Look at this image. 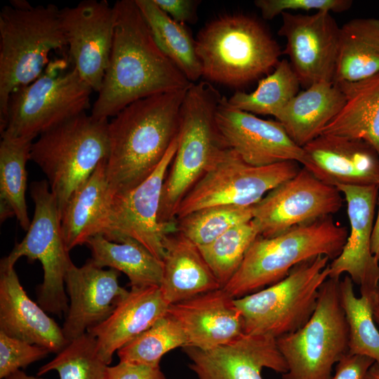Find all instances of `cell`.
Returning <instances> with one entry per match:
<instances>
[{"mask_svg":"<svg viewBox=\"0 0 379 379\" xmlns=\"http://www.w3.org/2000/svg\"><path fill=\"white\" fill-rule=\"evenodd\" d=\"M187 89L134 101L108 122L106 173L112 194L133 190L157 168L179 134Z\"/></svg>","mask_w":379,"mask_h":379,"instance_id":"cell-2","label":"cell"},{"mask_svg":"<svg viewBox=\"0 0 379 379\" xmlns=\"http://www.w3.org/2000/svg\"><path fill=\"white\" fill-rule=\"evenodd\" d=\"M154 3L177 22L195 23L197 21L199 0H154Z\"/></svg>","mask_w":379,"mask_h":379,"instance_id":"cell-43","label":"cell"},{"mask_svg":"<svg viewBox=\"0 0 379 379\" xmlns=\"http://www.w3.org/2000/svg\"><path fill=\"white\" fill-rule=\"evenodd\" d=\"M343 201L337 187L321 182L302 166L253 206L252 220L259 236L272 238L331 216L341 208Z\"/></svg>","mask_w":379,"mask_h":379,"instance_id":"cell-13","label":"cell"},{"mask_svg":"<svg viewBox=\"0 0 379 379\" xmlns=\"http://www.w3.org/2000/svg\"><path fill=\"white\" fill-rule=\"evenodd\" d=\"M189 368L197 379H263L262 368L288 371L276 338L244 334L234 342L211 350L184 347Z\"/></svg>","mask_w":379,"mask_h":379,"instance_id":"cell-20","label":"cell"},{"mask_svg":"<svg viewBox=\"0 0 379 379\" xmlns=\"http://www.w3.org/2000/svg\"><path fill=\"white\" fill-rule=\"evenodd\" d=\"M373 319L379 324V306L374 310Z\"/></svg>","mask_w":379,"mask_h":379,"instance_id":"cell-47","label":"cell"},{"mask_svg":"<svg viewBox=\"0 0 379 379\" xmlns=\"http://www.w3.org/2000/svg\"><path fill=\"white\" fill-rule=\"evenodd\" d=\"M300 170L298 163L291 161L265 166H251L235 152L223 148L180 203L175 220L213 206H253Z\"/></svg>","mask_w":379,"mask_h":379,"instance_id":"cell-12","label":"cell"},{"mask_svg":"<svg viewBox=\"0 0 379 379\" xmlns=\"http://www.w3.org/2000/svg\"><path fill=\"white\" fill-rule=\"evenodd\" d=\"M345 102L332 82L315 83L299 92L274 117L298 146L302 147L321 134Z\"/></svg>","mask_w":379,"mask_h":379,"instance_id":"cell-27","label":"cell"},{"mask_svg":"<svg viewBox=\"0 0 379 379\" xmlns=\"http://www.w3.org/2000/svg\"><path fill=\"white\" fill-rule=\"evenodd\" d=\"M202 77L241 88L276 67L281 48L258 20L242 13L224 14L205 25L195 39Z\"/></svg>","mask_w":379,"mask_h":379,"instance_id":"cell-3","label":"cell"},{"mask_svg":"<svg viewBox=\"0 0 379 379\" xmlns=\"http://www.w3.org/2000/svg\"><path fill=\"white\" fill-rule=\"evenodd\" d=\"M366 379H379V364L374 362L370 368L368 369L367 373Z\"/></svg>","mask_w":379,"mask_h":379,"instance_id":"cell-46","label":"cell"},{"mask_svg":"<svg viewBox=\"0 0 379 379\" xmlns=\"http://www.w3.org/2000/svg\"><path fill=\"white\" fill-rule=\"evenodd\" d=\"M113 8L111 54L91 114L98 119L113 117L141 98L192 84L158 47L135 0L117 1Z\"/></svg>","mask_w":379,"mask_h":379,"instance_id":"cell-1","label":"cell"},{"mask_svg":"<svg viewBox=\"0 0 379 379\" xmlns=\"http://www.w3.org/2000/svg\"><path fill=\"white\" fill-rule=\"evenodd\" d=\"M300 84L289 61L279 62L274 71L260 79L252 92L237 91L228 104L253 114L276 117L299 93Z\"/></svg>","mask_w":379,"mask_h":379,"instance_id":"cell-33","label":"cell"},{"mask_svg":"<svg viewBox=\"0 0 379 379\" xmlns=\"http://www.w3.org/2000/svg\"><path fill=\"white\" fill-rule=\"evenodd\" d=\"M302 148L303 167L327 185H378L379 155L364 140L321 134Z\"/></svg>","mask_w":379,"mask_h":379,"instance_id":"cell-21","label":"cell"},{"mask_svg":"<svg viewBox=\"0 0 379 379\" xmlns=\"http://www.w3.org/2000/svg\"><path fill=\"white\" fill-rule=\"evenodd\" d=\"M67 46L60 8L12 0L0 12V124L9 98L42 73L51 51Z\"/></svg>","mask_w":379,"mask_h":379,"instance_id":"cell-5","label":"cell"},{"mask_svg":"<svg viewBox=\"0 0 379 379\" xmlns=\"http://www.w3.org/2000/svg\"><path fill=\"white\" fill-rule=\"evenodd\" d=\"M107 159L72 194L60 213V227L67 251L101 234L112 192L106 173Z\"/></svg>","mask_w":379,"mask_h":379,"instance_id":"cell-26","label":"cell"},{"mask_svg":"<svg viewBox=\"0 0 379 379\" xmlns=\"http://www.w3.org/2000/svg\"><path fill=\"white\" fill-rule=\"evenodd\" d=\"M32 141L2 137L0 142L1 222L15 216L21 227L27 231L31 222L28 217L25 192Z\"/></svg>","mask_w":379,"mask_h":379,"instance_id":"cell-32","label":"cell"},{"mask_svg":"<svg viewBox=\"0 0 379 379\" xmlns=\"http://www.w3.org/2000/svg\"><path fill=\"white\" fill-rule=\"evenodd\" d=\"M281 15L278 34L286 40L283 53L289 58L300 86L307 88L318 82L333 83L340 27L331 13L284 12Z\"/></svg>","mask_w":379,"mask_h":379,"instance_id":"cell-17","label":"cell"},{"mask_svg":"<svg viewBox=\"0 0 379 379\" xmlns=\"http://www.w3.org/2000/svg\"><path fill=\"white\" fill-rule=\"evenodd\" d=\"M258 236V230L251 220L231 228L209 244L199 247L222 288L238 270Z\"/></svg>","mask_w":379,"mask_h":379,"instance_id":"cell-38","label":"cell"},{"mask_svg":"<svg viewBox=\"0 0 379 379\" xmlns=\"http://www.w3.org/2000/svg\"><path fill=\"white\" fill-rule=\"evenodd\" d=\"M330 259L318 255L291 269L282 280L234 298L246 335L277 338L302 328L312 316L319 288L328 278Z\"/></svg>","mask_w":379,"mask_h":379,"instance_id":"cell-8","label":"cell"},{"mask_svg":"<svg viewBox=\"0 0 379 379\" xmlns=\"http://www.w3.org/2000/svg\"><path fill=\"white\" fill-rule=\"evenodd\" d=\"M69 55L81 78L100 89L111 54L114 11L105 0H85L60 9Z\"/></svg>","mask_w":379,"mask_h":379,"instance_id":"cell-16","label":"cell"},{"mask_svg":"<svg viewBox=\"0 0 379 379\" xmlns=\"http://www.w3.org/2000/svg\"><path fill=\"white\" fill-rule=\"evenodd\" d=\"M92 88L74 67L43 72L11 95L1 136L33 141L53 127L86 112Z\"/></svg>","mask_w":379,"mask_h":379,"instance_id":"cell-10","label":"cell"},{"mask_svg":"<svg viewBox=\"0 0 379 379\" xmlns=\"http://www.w3.org/2000/svg\"><path fill=\"white\" fill-rule=\"evenodd\" d=\"M0 331L55 354L68 343L62 328L27 295L14 266L1 262Z\"/></svg>","mask_w":379,"mask_h":379,"instance_id":"cell-23","label":"cell"},{"mask_svg":"<svg viewBox=\"0 0 379 379\" xmlns=\"http://www.w3.org/2000/svg\"><path fill=\"white\" fill-rule=\"evenodd\" d=\"M252 219L253 206H213L177 219L175 230L201 247L213 242L231 228Z\"/></svg>","mask_w":379,"mask_h":379,"instance_id":"cell-36","label":"cell"},{"mask_svg":"<svg viewBox=\"0 0 379 379\" xmlns=\"http://www.w3.org/2000/svg\"><path fill=\"white\" fill-rule=\"evenodd\" d=\"M119 272L105 270L88 259L81 267L72 262L65 278L69 307L62 327L69 341L100 324L112 313L128 291L119 284Z\"/></svg>","mask_w":379,"mask_h":379,"instance_id":"cell-19","label":"cell"},{"mask_svg":"<svg viewBox=\"0 0 379 379\" xmlns=\"http://www.w3.org/2000/svg\"><path fill=\"white\" fill-rule=\"evenodd\" d=\"M374 362L368 357L347 353L336 364L335 373L330 379H366Z\"/></svg>","mask_w":379,"mask_h":379,"instance_id":"cell-42","label":"cell"},{"mask_svg":"<svg viewBox=\"0 0 379 379\" xmlns=\"http://www.w3.org/2000/svg\"><path fill=\"white\" fill-rule=\"evenodd\" d=\"M168 314L184 331L185 347L211 350L228 345L244 334L234 298L222 288L172 304Z\"/></svg>","mask_w":379,"mask_h":379,"instance_id":"cell-22","label":"cell"},{"mask_svg":"<svg viewBox=\"0 0 379 379\" xmlns=\"http://www.w3.org/2000/svg\"><path fill=\"white\" fill-rule=\"evenodd\" d=\"M351 0H255L254 4L265 20H272L288 11H312L341 13L350 8Z\"/></svg>","mask_w":379,"mask_h":379,"instance_id":"cell-40","label":"cell"},{"mask_svg":"<svg viewBox=\"0 0 379 379\" xmlns=\"http://www.w3.org/2000/svg\"><path fill=\"white\" fill-rule=\"evenodd\" d=\"M160 288L171 305L222 288L199 247L182 233L167 234Z\"/></svg>","mask_w":379,"mask_h":379,"instance_id":"cell-25","label":"cell"},{"mask_svg":"<svg viewBox=\"0 0 379 379\" xmlns=\"http://www.w3.org/2000/svg\"><path fill=\"white\" fill-rule=\"evenodd\" d=\"M340 279L327 278L316 309L298 331L276 339L288 366L282 379H330L349 350V328L340 302Z\"/></svg>","mask_w":379,"mask_h":379,"instance_id":"cell-9","label":"cell"},{"mask_svg":"<svg viewBox=\"0 0 379 379\" xmlns=\"http://www.w3.org/2000/svg\"><path fill=\"white\" fill-rule=\"evenodd\" d=\"M105 379H166L159 366L121 361L108 366Z\"/></svg>","mask_w":379,"mask_h":379,"instance_id":"cell-41","label":"cell"},{"mask_svg":"<svg viewBox=\"0 0 379 379\" xmlns=\"http://www.w3.org/2000/svg\"><path fill=\"white\" fill-rule=\"evenodd\" d=\"M169 306L159 286L131 288L108 318L87 332L109 365L115 352L165 316Z\"/></svg>","mask_w":379,"mask_h":379,"instance_id":"cell-24","label":"cell"},{"mask_svg":"<svg viewBox=\"0 0 379 379\" xmlns=\"http://www.w3.org/2000/svg\"><path fill=\"white\" fill-rule=\"evenodd\" d=\"M91 260L99 267H109L125 274L131 288L159 286L164 272L163 261L132 239L114 242L102 234L89 239L86 244Z\"/></svg>","mask_w":379,"mask_h":379,"instance_id":"cell-30","label":"cell"},{"mask_svg":"<svg viewBox=\"0 0 379 379\" xmlns=\"http://www.w3.org/2000/svg\"><path fill=\"white\" fill-rule=\"evenodd\" d=\"M30 196L34 203L30 227L1 263L15 266L22 256L29 261L39 260L44 277L37 293L38 304L46 312L61 317L69 307L65 278L72 262L62 237L57 200L46 180L31 184Z\"/></svg>","mask_w":379,"mask_h":379,"instance_id":"cell-11","label":"cell"},{"mask_svg":"<svg viewBox=\"0 0 379 379\" xmlns=\"http://www.w3.org/2000/svg\"><path fill=\"white\" fill-rule=\"evenodd\" d=\"M4 379H46L40 376H33L27 374L25 372L21 370H18L11 375L6 377Z\"/></svg>","mask_w":379,"mask_h":379,"instance_id":"cell-45","label":"cell"},{"mask_svg":"<svg viewBox=\"0 0 379 379\" xmlns=\"http://www.w3.org/2000/svg\"><path fill=\"white\" fill-rule=\"evenodd\" d=\"M335 84L343 93L345 102L320 135L364 140L379 155V73L363 80Z\"/></svg>","mask_w":379,"mask_h":379,"instance_id":"cell-28","label":"cell"},{"mask_svg":"<svg viewBox=\"0 0 379 379\" xmlns=\"http://www.w3.org/2000/svg\"><path fill=\"white\" fill-rule=\"evenodd\" d=\"M340 296L349 328L348 353L368 357L379 364V331L373 319L378 307L366 298L355 295L348 275L340 280Z\"/></svg>","mask_w":379,"mask_h":379,"instance_id":"cell-34","label":"cell"},{"mask_svg":"<svg viewBox=\"0 0 379 379\" xmlns=\"http://www.w3.org/2000/svg\"><path fill=\"white\" fill-rule=\"evenodd\" d=\"M222 98L209 81L192 83L186 91L178 148L164 182L158 213L159 223L168 232L175 230L182 199L225 148L215 123Z\"/></svg>","mask_w":379,"mask_h":379,"instance_id":"cell-4","label":"cell"},{"mask_svg":"<svg viewBox=\"0 0 379 379\" xmlns=\"http://www.w3.org/2000/svg\"><path fill=\"white\" fill-rule=\"evenodd\" d=\"M47 349L10 337L0 331V378L46 357Z\"/></svg>","mask_w":379,"mask_h":379,"instance_id":"cell-39","label":"cell"},{"mask_svg":"<svg viewBox=\"0 0 379 379\" xmlns=\"http://www.w3.org/2000/svg\"><path fill=\"white\" fill-rule=\"evenodd\" d=\"M187 345L179 323L168 313L117 351L121 361L159 366L164 354Z\"/></svg>","mask_w":379,"mask_h":379,"instance_id":"cell-35","label":"cell"},{"mask_svg":"<svg viewBox=\"0 0 379 379\" xmlns=\"http://www.w3.org/2000/svg\"><path fill=\"white\" fill-rule=\"evenodd\" d=\"M335 187L347 202L350 232L340 254L328 265V277L340 279L344 273L359 286L361 296L379 306V262L371 253L378 185H339Z\"/></svg>","mask_w":379,"mask_h":379,"instance_id":"cell-15","label":"cell"},{"mask_svg":"<svg viewBox=\"0 0 379 379\" xmlns=\"http://www.w3.org/2000/svg\"><path fill=\"white\" fill-rule=\"evenodd\" d=\"M215 123L224 147L249 165L265 166L290 161L303 165L305 161L303 148L293 142L280 122L235 109L225 96Z\"/></svg>","mask_w":379,"mask_h":379,"instance_id":"cell-18","label":"cell"},{"mask_svg":"<svg viewBox=\"0 0 379 379\" xmlns=\"http://www.w3.org/2000/svg\"><path fill=\"white\" fill-rule=\"evenodd\" d=\"M108 122L84 112L46 131L32 142L29 160L46 175L60 218L74 190L107 159Z\"/></svg>","mask_w":379,"mask_h":379,"instance_id":"cell-7","label":"cell"},{"mask_svg":"<svg viewBox=\"0 0 379 379\" xmlns=\"http://www.w3.org/2000/svg\"><path fill=\"white\" fill-rule=\"evenodd\" d=\"M179 134L152 174L133 190L112 194L109 214L102 232L114 242L134 240L155 257L164 256V240L169 232L158 222L164 182L175 157Z\"/></svg>","mask_w":379,"mask_h":379,"instance_id":"cell-14","label":"cell"},{"mask_svg":"<svg viewBox=\"0 0 379 379\" xmlns=\"http://www.w3.org/2000/svg\"><path fill=\"white\" fill-rule=\"evenodd\" d=\"M160 50L194 83L202 77L195 39L185 24L173 20L154 0H135Z\"/></svg>","mask_w":379,"mask_h":379,"instance_id":"cell-31","label":"cell"},{"mask_svg":"<svg viewBox=\"0 0 379 379\" xmlns=\"http://www.w3.org/2000/svg\"><path fill=\"white\" fill-rule=\"evenodd\" d=\"M108 366L98 352L96 339L86 332L41 366L37 375L55 371L60 379H105Z\"/></svg>","mask_w":379,"mask_h":379,"instance_id":"cell-37","label":"cell"},{"mask_svg":"<svg viewBox=\"0 0 379 379\" xmlns=\"http://www.w3.org/2000/svg\"><path fill=\"white\" fill-rule=\"evenodd\" d=\"M379 73V19L354 18L340 29L333 84L352 82Z\"/></svg>","mask_w":379,"mask_h":379,"instance_id":"cell-29","label":"cell"},{"mask_svg":"<svg viewBox=\"0 0 379 379\" xmlns=\"http://www.w3.org/2000/svg\"><path fill=\"white\" fill-rule=\"evenodd\" d=\"M378 189H379V183H378ZM378 208L376 219L373 225V232H372V236H371V249L372 254L379 262V193H378Z\"/></svg>","mask_w":379,"mask_h":379,"instance_id":"cell-44","label":"cell"},{"mask_svg":"<svg viewBox=\"0 0 379 379\" xmlns=\"http://www.w3.org/2000/svg\"><path fill=\"white\" fill-rule=\"evenodd\" d=\"M348 237L347 228L328 216L272 238L258 236L222 288L239 298L271 286L298 264L318 255L335 259Z\"/></svg>","mask_w":379,"mask_h":379,"instance_id":"cell-6","label":"cell"}]
</instances>
